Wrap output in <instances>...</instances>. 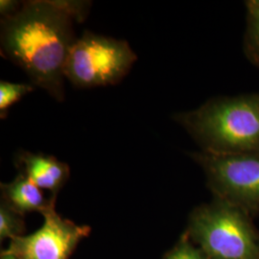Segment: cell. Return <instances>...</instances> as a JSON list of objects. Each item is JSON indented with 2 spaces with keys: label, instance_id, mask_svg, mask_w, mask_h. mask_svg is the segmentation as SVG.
<instances>
[{
  "label": "cell",
  "instance_id": "cell-5",
  "mask_svg": "<svg viewBox=\"0 0 259 259\" xmlns=\"http://www.w3.org/2000/svg\"><path fill=\"white\" fill-rule=\"evenodd\" d=\"M203 168L215 198L254 216L259 213V154L191 155Z\"/></svg>",
  "mask_w": 259,
  "mask_h": 259
},
{
  "label": "cell",
  "instance_id": "cell-7",
  "mask_svg": "<svg viewBox=\"0 0 259 259\" xmlns=\"http://www.w3.org/2000/svg\"><path fill=\"white\" fill-rule=\"evenodd\" d=\"M19 165L23 167L24 174L40 189L56 194L65 185L69 176L67 164L55 157L45 154L20 152L18 157Z\"/></svg>",
  "mask_w": 259,
  "mask_h": 259
},
{
  "label": "cell",
  "instance_id": "cell-14",
  "mask_svg": "<svg viewBox=\"0 0 259 259\" xmlns=\"http://www.w3.org/2000/svg\"><path fill=\"white\" fill-rule=\"evenodd\" d=\"M1 259H19L13 255V254H10V253H6V252H3L2 255H1Z\"/></svg>",
  "mask_w": 259,
  "mask_h": 259
},
{
  "label": "cell",
  "instance_id": "cell-4",
  "mask_svg": "<svg viewBox=\"0 0 259 259\" xmlns=\"http://www.w3.org/2000/svg\"><path fill=\"white\" fill-rule=\"evenodd\" d=\"M137 59L126 40L84 31L69 52L65 77L79 89L116 84L129 73Z\"/></svg>",
  "mask_w": 259,
  "mask_h": 259
},
{
  "label": "cell",
  "instance_id": "cell-9",
  "mask_svg": "<svg viewBox=\"0 0 259 259\" xmlns=\"http://www.w3.org/2000/svg\"><path fill=\"white\" fill-rule=\"evenodd\" d=\"M32 83H11L7 81L0 82V116L5 118L10 108L20 101L28 93L35 90Z\"/></svg>",
  "mask_w": 259,
  "mask_h": 259
},
{
  "label": "cell",
  "instance_id": "cell-12",
  "mask_svg": "<svg viewBox=\"0 0 259 259\" xmlns=\"http://www.w3.org/2000/svg\"><path fill=\"white\" fill-rule=\"evenodd\" d=\"M165 259H207L200 248L194 247L186 238H183Z\"/></svg>",
  "mask_w": 259,
  "mask_h": 259
},
{
  "label": "cell",
  "instance_id": "cell-3",
  "mask_svg": "<svg viewBox=\"0 0 259 259\" xmlns=\"http://www.w3.org/2000/svg\"><path fill=\"white\" fill-rule=\"evenodd\" d=\"M188 234L207 259H259V232L251 216L221 199L191 213Z\"/></svg>",
  "mask_w": 259,
  "mask_h": 259
},
{
  "label": "cell",
  "instance_id": "cell-13",
  "mask_svg": "<svg viewBox=\"0 0 259 259\" xmlns=\"http://www.w3.org/2000/svg\"><path fill=\"white\" fill-rule=\"evenodd\" d=\"M23 2L16 0H1L0 1V14L3 17L2 19L9 18L19 12Z\"/></svg>",
  "mask_w": 259,
  "mask_h": 259
},
{
  "label": "cell",
  "instance_id": "cell-1",
  "mask_svg": "<svg viewBox=\"0 0 259 259\" xmlns=\"http://www.w3.org/2000/svg\"><path fill=\"white\" fill-rule=\"evenodd\" d=\"M88 12V2L25 1L18 13L1 19V53L25 72L32 84L62 102L65 64L78 38L74 23Z\"/></svg>",
  "mask_w": 259,
  "mask_h": 259
},
{
  "label": "cell",
  "instance_id": "cell-10",
  "mask_svg": "<svg viewBox=\"0 0 259 259\" xmlns=\"http://www.w3.org/2000/svg\"><path fill=\"white\" fill-rule=\"evenodd\" d=\"M247 6V31L245 36V51L250 61L259 66V8Z\"/></svg>",
  "mask_w": 259,
  "mask_h": 259
},
{
  "label": "cell",
  "instance_id": "cell-11",
  "mask_svg": "<svg viewBox=\"0 0 259 259\" xmlns=\"http://www.w3.org/2000/svg\"><path fill=\"white\" fill-rule=\"evenodd\" d=\"M21 229V221L18 212L11 208L6 203L0 206V238H15L19 236Z\"/></svg>",
  "mask_w": 259,
  "mask_h": 259
},
{
  "label": "cell",
  "instance_id": "cell-2",
  "mask_svg": "<svg viewBox=\"0 0 259 259\" xmlns=\"http://www.w3.org/2000/svg\"><path fill=\"white\" fill-rule=\"evenodd\" d=\"M174 120L205 153L259 154V93L212 98Z\"/></svg>",
  "mask_w": 259,
  "mask_h": 259
},
{
  "label": "cell",
  "instance_id": "cell-8",
  "mask_svg": "<svg viewBox=\"0 0 259 259\" xmlns=\"http://www.w3.org/2000/svg\"><path fill=\"white\" fill-rule=\"evenodd\" d=\"M1 187L5 203L18 213H44L54 204V200L47 201L40 188L31 182L24 173L19 174L12 183L2 185Z\"/></svg>",
  "mask_w": 259,
  "mask_h": 259
},
{
  "label": "cell",
  "instance_id": "cell-6",
  "mask_svg": "<svg viewBox=\"0 0 259 259\" xmlns=\"http://www.w3.org/2000/svg\"><path fill=\"white\" fill-rule=\"evenodd\" d=\"M45 222L37 232L11 239L4 252L19 259H68L90 228L78 226L57 214L54 204L41 213Z\"/></svg>",
  "mask_w": 259,
  "mask_h": 259
},
{
  "label": "cell",
  "instance_id": "cell-15",
  "mask_svg": "<svg viewBox=\"0 0 259 259\" xmlns=\"http://www.w3.org/2000/svg\"><path fill=\"white\" fill-rule=\"evenodd\" d=\"M247 3H249L250 5H252V6H254V7L259 8V0H251V1H248Z\"/></svg>",
  "mask_w": 259,
  "mask_h": 259
}]
</instances>
